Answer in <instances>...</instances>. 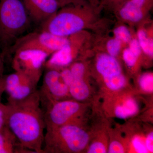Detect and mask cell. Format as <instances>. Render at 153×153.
Returning <instances> with one entry per match:
<instances>
[{
	"mask_svg": "<svg viewBox=\"0 0 153 153\" xmlns=\"http://www.w3.org/2000/svg\"><path fill=\"white\" fill-rule=\"evenodd\" d=\"M43 85L39 91L41 104L46 105L58 99L65 97L69 93L68 87L65 84L60 75V70L46 68Z\"/></svg>",
	"mask_w": 153,
	"mask_h": 153,
	"instance_id": "cell-10",
	"label": "cell"
},
{
	"mask_svg": "<svg viewBox=\"0 0 153 153\" xmlns=\"http://www.w3.org/2000/svg\"><path fill=\"white\" fill-rule=\"evenodd\" d=\"M124 152L123 146L117 141H114L109 145L108 153H122Z\"/></svg>",
	"mask_w": 153,
	"mask_h": 153,
	"instance_id": "cell-27",
	"label": "cell"
},
{
	"mask_svg": "<svg viewBox=\"0 0 153 153\" xmlns=\"http://www.w3.org/2000/svg\"><path fill=\"white\" fill-rule=\"evenodd\" d=\"M139 83L140 87L144 91L147 92H153V76L152 73H147L143 74L140 77Z\"/></svg>",
	"mask_w": 153,
	"mask_h": 153,
	"instance_id": "cell-23",
	"label": "cell"
},
{
	"mask_svg": "<svg viewBox=\"0 0 153 153\" xmlns=\"http://www.w3.org/2000/svg\"><path fill=\"white\" fill-rule=\"evenodd\" d=\"M32 22L40 25L60 8L56 0H22Z\"/></svg>",
	"mask_w": 153,
	"mask_h": 153,
	"instance_id": "cell-12",
	"label": "cell"
},
{
	"mask_svg": "<svg viewBox=\"0 0 153 153\" xmlns=\"http://www.w3.org/2000/svg\"><path fill=\"white\" fill-rule=\"evenodd\" d=\"M6 126L26 153H43L46 124L39 90L6 104Z\"/></svg>",
	"mask_w": 153,
	"mask_h": 153,
	"instance_id": "cell-1",
	"label": "cell"
},
{
	"mask_svg": "<svg viewBox=\"0 0 153 153\" xmlns=\"http://www.w3.org/2000/svg\"><path fill=\"white\" fill-rule=\"evenodd\" d=\"M132 143L135 150L137 153H148V151L146 148L145 142L139 136L134 137L132 140Z\"/></svg>",
	"mask_w": 153,
	"mask_h": 153,
	"instance_id": "cell-25",
	"label": "cell"
},
{
	"mask_svg": "<svg viewBox=\"0 0 153 153\" xmlns=\"http://www.w3.org/2000/svg\"><path fill=\"white\" fill-rule=\"evenodd\" d=\"M153 7V0H128L114 14L118 22L131 27L146 20Z\"/></svg>",
	"mask_w": 153,
	"mask_h": 153,
	"instance_id": "cell-9",
	"label": "cell"
},
{
	"mask_svg": "<svg viewBox=\"0 0 153 153\" xmlns=\"http://www.w3.org/2000/svg\"><path fill=\"white\" fill-rule=\"evenodd\" d=\"M103 81L108 88L111 90H120L125 86L126 80L124 75L121 74L111 77L103 78Z\"/></svg>",
	"mask_w": 153,
	"mask_h": 153,
	"instance_id": "cell-21",
	"label": "cell"
},
{
	"mask_svg": "<svg viewBox=\"0 0 153 153\" xmlns=\"http://www.w3.org/2000/svg\"><path fill=\"white\" fill-rule=\"evenodd\" d=\"M26 153L13 134L5 126L0 129V153Z\"/></svg>",
	"mask_w": 153,
	"mask_h": 153,
	"instance_id": "cell-14",
	"label": "cell"
},
{
	"mask_svg": "<svg viewBox=\"0 0 153 153\" xmlns=\"http://www.w3.org/2000/svg\"><path fill=\"white\" fill-rule=\"evenodd\" d=\"M44 111L46 128H56L70 123L80 111V105L73 100L54 101L47 103Z\"/></svg>",
	"mask_w": 153,
	"mask_h": 153,
	"instance_id": "cell-8",
	"label": "cell"
},
{
	"mask_svg": "<svg viewBox=\"0 0 153 153\" xmlns=\"http://www.w3.org/2000/svg\"><path fill=\"white\" fill-rule=\"evenodd\" d=\"M124 62L129 68H132L136 65L138 60L142 54L141 49L136 36L125 46L122 51Z\"/></svg>",
	"mask_w": 153,
	"mask_h": 153,
	"instance_id": "cell-16",
	"label": "cell"
},
{
	"mask_svg": "<svg viewBox=\"0 0 153 153\" xmlns=\"http://www.w3.org/2000/svg\"><path fill=\"white\" fill-rule=\"evenodd\" d=\"M68 41V37L55 36L51 33L39 31L25 34L16 41L5 54L11 55L22 50H38L49 56L61 49Z\"/></svg>",
	"mask_w": 153,
	"mask_h": 153,
	"instance_id": "cell-6",
	"label": "cell"
},
{
	"mask_svg": "<svg viewBox=\"0 0 153 153\" xmlns=\"http://www.w3.org/2000/svg\"><path fill=\"white\" fill-rule=\"evenodd\" d=\"M22 0H0V49L6 54L32 25Z\"/></svg>",
	"mask_w": 153,
	"mask_h": 153,
	"instance_id": "cell-3",
	"label": "cell"
},
{
	"mask_svg": "<svg viewBox=\"0 0 153 153\" xmlns=\"http://www.w3.org/2000/svg\"><path fill=\"white\" fill-rule=\"evenodd\" d=\"M11 55H13L11 64L15 71L25 74L38 84L49 55L34 50H19Z\"/></svg>",
	"mask_w": 153,
	"mask_h": 153,
	"instance_id": "cell-7",
	"label": "cell"
},
{
	"mask_svg": "<svg viewBox=\"0 0 153 153\" xmlns=\"http://www.w3.org/2000/svg\"><path fill=\"white\" fill-rule=\"evenodd\" d=\"M58 4L60 5V8L68 5V4H71L74 2L76 0H56Z\"/></svg>",
	"mask_w": 153,
	"mask_h": 153,
	"instance_id": "cell-31",
	"label": "cell"
},
{
	"mask_svg": "<svg viewBox=\"0 0 153 153\" xmlns=\"http://www.w3.org/2000/svg\"><path fill=\"white\" fill-rule=\"evenodd\" d=\"M0 50H1V49H0ZM1 52H0V53H1Z\"/></svg>",
	"mask_w": 153,
	"mask_h": 153,
	"instance_id": "cell-34",
	"label": "cell"
},
{
	"mask_svg": "<svg viewBox=\"0 0 153 153\" xmlns=\"http://www.w3.org/2000/svg\"><path fill=\"white\" fill-rule=\"evenodd\" d=\"M73 77L75 79H84L85 72V66L84 63L75 61L68 67Z\"/></svg>",
	"mask_w": 153,
	"mask_h": 153,
	"instance_id": "cell-24",
	"label": "cell"
},
{
	"mask_svg": "<svg viewBox=\"0 0 153 153\" xmlns=\"http://www.w3.org/2000/svg\"><path fill=\"white\" fill-rule=\"evenodd\" d=\"M5 58V55L3 52L0 53V69L4 67V63Z\"/></svg>",
	"mask_w": 153,
	"mask_h": 153,
	"instance_id": "cell-32",
	"label": "cell"
},
{
	"mask_svg": "<svg viewBox=\"0 0 153 153\" xmlns=\"http://www.w3.org/2000/svg\"><path fill=\"white\" fill-rule=\"evenodd\" d=\"M128 0H98L99 6L102 10L105 9L114 14L118 9Z\"/></svg>",
	"mask_w": 153,
	"mask_h": 153,
	"instance_id": "cell-22",
	"label": "cell"
},
{
	"mask_svg": "<svg viewBox=\"0 0 153 153\" xmlns=\"http://www.w3.org/2000/svg\"><path fill=\"white\" fill-rule=\"evenodd\" d=\"M95 67L97 71L102 78L122 73L120 63L117 58L104 52H100L97 54Z\"/></svg>",
	"mask_w": 153,
	"mask_h": 153,
	"instance_id": "cell-13",
	"label": "cell"
},
{
	"mask_svg": "<svg viewBox=\"0 0 153 153\" xmlns=\"http://www.w3.org/2000/svg\"><path fill=\"white\" fill-rule=\"evenodd\" d=\"M102 10L86 0H76L60 8L40 25L39 30L68 37L81 31L100 30L105 25L100 18Z\"/></svg>",
	"mask_w": 153,
	"mask_h": 153,
	"instance_id": "cell-2",
	"label": "cell"
},
{
	"mask_svg": "<svg viewBox=\"0 0 153 153\" xmlns=\"http://www.w3.org/2000/svg\"><path fill=\"white\" fill-rule=\"evenodd\" d=\"M88 1L89 2L93 4L96 5H99V2L98 0H86Z\"/></svg>",
	"mask_w": 153,
	"mask_h": 153,
	"instance_id": "cell-33",
	"label": "cell"
},
{
	"mask_svg": "<svg viewBox=\"0 0 153 153\" xmlns=\"http://www.w3.org/2000/svg\"><path fill=\"white\" fill-rule=\"evenodd\" d=\"M130 26L122 22H118L112 30L113 36L120 40L124 47L136 36Z\"/></svg>",
	"mask_w": 153,
	"mask_h": 153,
	"instance_id": "cell-19",
	"label": "cell"
},
{
	"mask_svg": "<svg viewBox=\"0 0 153 153\" xmlns=\"http://www.w3.org/2000/svg\"><path fill=\"white\" fill-rule=\"evenodd\" d=\"M104 41V52L116 58L120 55L125 47L120 40L113 36L106 38Z\"/></svg>",
	"mask_w": 153,
	"mask_h": 153,
	"instance_id": "cell-20",
	"label": "cell"
},
{
	"mask_svg": "<svg viewBox=\"0 0 153 153\" xmlns=\"http://www.w3.org/2000/svg\"><path fill=\"white\" fill-rule=\"evenodd\" d=\"M138 110L137 102L134 99L130 98L116 108L115 114L118 118L125 119L136 114Z\"/></svg>",
	"mask_w": 153,
	"mask_h": 153,
	"instance_id": "cell-18",
	"label": "cell"
},
{
	"mask_svg": "<svg viewBox=\"0 0 153 153\" xmlns=\"http://www.w3.org/2000/svg\"><path fill=\"white\" fill-rule=\"evenodd\" d=\"M6 107L0 101V129L6 126Z\"/></svg>",
	"mask_w": 153,
	"mask_h": 153,
	"instance_id": "cell-28",
	"label": "cell"
},
{
	"mask_svg": "<svg viewBox=\"0 0 153 153\" xmlns=\"http://www.w3.org/2000/svg\"><path fill=\"white\" fill-rule=\"evenodd\" d=\"M68 43L49 56L44 64L46 68L60 70L70 66L79 55L90 49L93 40L88 31H83L68 36Z\"/></svg>",
	"mask_w": 153,
	"mask_h": 153,
	"instance_id": "cell-5",
	"label": "cell"
},
{
	"mask_svg": "<svg viewBox=\"0 0 153 153\" xmlns=\"http://www.w3.org/2000/svg\"><path fill=\"white\" fill-rule=\"evenodd\" d=\"M4 67L0 69V97L4 91H5V75L4 74Z\"/></svg>",
	"mask_w": 153,
	"mask_h": 153,
	"instance_id": "cell-30",
	"label": "cell"
},
{
	"mask_svg": "<svg viewBox=\"0 0 153 153\" xmlns=\"http://www.w3.org/2000/svg\"><path fill=\"white\" fill-rule=\"evenodd\" d=\"M68 89L69 94L74 100L78 101L85 100L89 96V88L84 79L74 78Z\"/></svg>",
	"mask_w": 153,
	"mask_h": 153,
	"instance_id": "cell-17",
	"label": "cell"
},
{
	"mask_svg": "<svg viewBox=\"0 0 153 153\" xmlns=\"http://www.w3.org/2000/svg\"><path fill=\"white\" fill-rule=\"evenodd\" d=\"M46 131L43 153L79 152L85 149L89 140L86 131L74 123L46 128Z\"/></svg>",
	"mask_w": 153,
	"mask_h": 153,
	"instance_id": "cell-4",
	"label": "cell"
},
{
	"mask_svg": "<svg viewBox=\"0 0 153 153\" xmlns=\"http://www.w3.org/2000/svg\"><path fill=\"white\" fill-rule=\"evenodd\" d=\"M146 20L139 25V27L136 36L140 46L142 54L152 58L153 39V32L152 30L153 29L152 28V29L151 26L149 28V29H148L149 27H146L145 22Z\"/></svg>",
	"mask_w": 153,
	"mask_h": 153,
	"instance_id": "cell-15",
	"label": "cell"
},
{
	"mask_svg": "<svg viewBox=\"0 0 153 153\" xmlns=\"http://www.w3.org/2000/svg\"><path fill=\"white\" fill-rule=\"evenodd\" d=\"M5 91L8 94L9 101L22 100L35 92L38 84L25 74L15 71L5 75Z\"/></svg>",
	"mask_w": 153,
	"mask_h": 153,
	"instance_id": "cell-11",
	"label": "cell"
},
{
	"mask_svg": "<svg viewBox=\"0 0 153 153\" xmlns=\"http://www.w3.org/2000/svg\"><path fill=\"white\" fill-rule=\"evenodd\" d=\"M146 148L148 152H153V133L152 132L149 134L146 138L145 142Z\"/></svg>",
	"mask_w": 153,
	"mask_h": 153,
	"instance_id": "cell-29",
	"label": "cell"
},
{
	"mask_svg": "<svg viewBox=\"0 0 153 153\" xmlns=\"http://www.w3.org/2000/svg\"><path fill=\"white\" fill-rule=\"evenodd\" d=\"M106 152V148L102 143L100 142L94 143L92 144L88 150V153H105Z\"/></svg>",
	"mask_w": 153,
	"mask_h": 153,
	"instance_id": "cell-26",
	"label": "cell"
}]
</instances>
